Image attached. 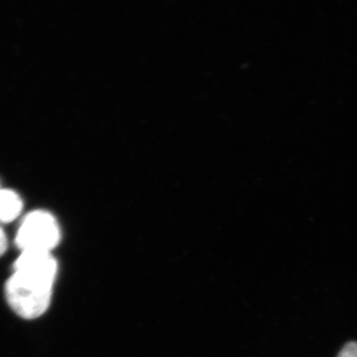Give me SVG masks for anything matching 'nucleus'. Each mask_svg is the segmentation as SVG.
<instances>
[{"instance_id": "nucleus-2", "label": "nucleus", "mask_w": 357, "mask_h": 357, "mask_svg": "<svg viewBox=\"0 0 357 357\" xmlns=\"http://www.w3.org/2000/svg\"><path fill=\"white\" fill-rule=\"evenodd\" d=\"M60 229L56 218L45 211H35L26 215L16 236V243L22 251L50 252L60 241Z\"/></svg>"}, {"instance_id": "nucleus-3", "label": "nucleus", "mask_w": 357, "mask_h": 357, "mask_svg": "<svg viewBox=\"0 0 357 357\" xmlns=\"http://www.w3.org/2000/svg\"><path fill=\"white\" fill-rule=\"evenodd\" d=\"M22 210V201L17 192L0 189V222H8L15 220Z\"/></svg>"}, {"instance_id": "nucleus-1", "label": "nucleus", "mask_w": 357, "mask_h": 357, "mask_svg": "<svg viewBox=\"0 0 357 357\" xmlns=\"http://www.w3.org/2000/svg\"><path fill=\"white\" fill-rule=\"evenodd\" d=\"M56 275L57 262L50 252L23 251L6 286L9 306L22 318H38L50 305Z\"/></svg>"}, {"instance_id": "nucleus-5", "label": "nucleus", "mask_w": 357, "mask_h": 357, "mask_svg": "<svg viewBox=\"0 0 357 357\" xmlns=\"http://www.w3.org/2000/svg\"><path fill=\"white\" fill-rule=\"evenodd\" d=\"M7 249V238L3 230L0 227V256L4 255Z\"/></svg>"}, {"instance_id": "nucleus-4", "label": "nucleus", "mask_w": 357, "mask_h": 357, "mask_svg": "<svg viewBox=\"0 0 357 357\" xmlns=\"http://www.w3.org/2000/svg\"><path fill=\"white\" fill-rule=\"evenodd\" d=\"M337 357H357V342H351L345 344Z\"/></svg>"}]
</instances>
